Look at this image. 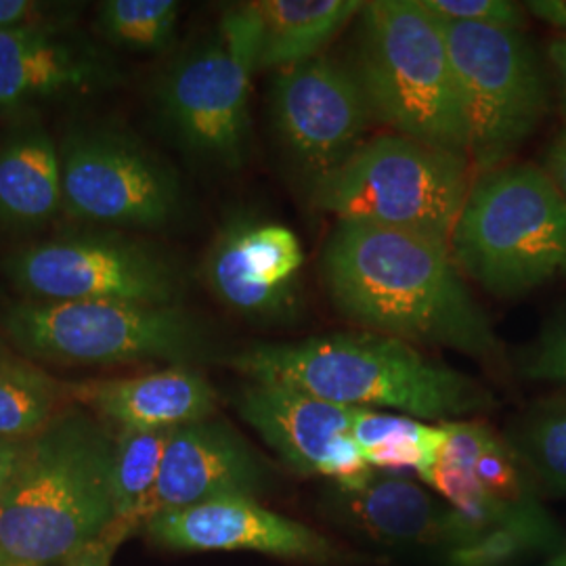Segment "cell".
Here are the masks:
<instances>
[{"mask_svg":"<svg viewBox=\"0 0 566 566\" xmlns=\"http://www.w3.org/2000/svg\"><path fill=\"white\" fill-rule=\"evenodd\" d=\"M322 266L340 315L374 334L470 357H491L500 346L449 243L401 229L336 223Z\"/></svg>","mask_w":566,"mask_h":566,"instance_id":"cell-1","label":"cell"},{"mask_svg":"<svg viewBox=\"0 0 566 566\" xmlns=\"http://www.w3.org/2000/svg\"><path fill=\"white\" fill-rule=\"evenodd\" d=\"M114 434L78 405L25 439L0 500V565H65L114 526Z\"/></svg>","mask_w":566,"mask_h":566,"instance_id":"cell-2","label":"cell"},{"mask_svg":"<svg viewBox=\"0 0 566 566\" xmlns=\"http://www.w3.org/2000/svg\"><path fill=\"white\" fill-rule=\"evenodd\" d=\"M229 365L250 382H282L329 403L386 407L441 424L491 403L485 390L458 369L428 359L413 344L374 332L254 344Z\"/></svg>","mask_w":566,"mask_h":566,"instance_id":"cell-3","label":"cell"},{"mask_svg":"<svg viewBox=\"0 0 566 566\" xmlns=\"http://www.w3.org/2000/svg\"><path fill=\"white\" fill-rule=\"evenodd\" d=\"M353 70L376 120L468 158L464 107L443 23L422 0L364 2Z\"/></svg>","mask_w":566,"mask_h":566,"instance_id":"cell-4","label":"cell"},{"mask_svg":"<svg viewBox=\"0 0 566 566\" xmlns=\"http://www.w3.org/2000/svg\"><path fill=\"white\" fill-rule=\"evenodd\" d=\"M462 275L500 298L566 275V198L544 168L479 175L449 240Z\"/></svg>","mask_w":566,"mask_h":566,"instance_id":"cell-5","label":"cell"},{"mask_svg":"<svg viewBox=\"0 0 566 566\" xmlns=\"http://www.w3.org/2000/svg\"><path fill=\"white\" fill-rule=\"evenodd\" d=\"M470 185L464 156L386 133L315 179L313 203L338 223L401 229L449 243Z\"/></svg>","mask_w":566,"mask_h":566,"instance_id":"cell-6","label":"cell"},{"mask_svg":"<svg viewBox=\"0 0 566 566\" xmlns=\"http://www.w3.org/2000/svg\"><path fill=\"white\" fill-rule=\"evenodd\" d=\"M2 329L21 355L63 365L187 364L210 346L206 327L175 304L23 301L7 308Z\"/></svg>","mask_w":566,"mask_h":566,"instance_id":"cell-7","label":"cell"},{"mask_svg":"<svg viewBox=\"0 0 566 566\" xmlns=\"http://www.w3.org/2000/svg\"><path fill=\"white\" fill-rule=\"evenodd\" d=\"M468 126V163L479 175L506 164L549 105L546 72L523 30L443 21Z\"/></svg>","mask_w":566,"mask_h":566,"instance_id":"cell-8","label":"cell"},{"mask_svg":"<svg viewBox=\"0 0 566 566\" xmlns=\"http://www.w3.org/2000/svg\"><path fill=\"white\" fill-rule=\"evenodd\" d=\"M60 163L61 210L76 219L156 229L181 212L175 170L118 128H72Z\"/></svg>","mask_w":566,"mask_h":566,"instance_id":"cell-9","label":"cell"},{"mask_svg":"<svg viewBox=\"0 0 566 566\" xmlns=\"http://www.w3.org/2000/svg\"><path fill=\"white\" fill-rule=\"evenodd\" d=\"M9 280L30 301H124L175 304L181 275L147 245L114 235L53 240L7 261Z\"/></svg>","mask_w":566,"mask_h":566,"instance_id":"cell-10","label":"cell"},{"mask_svg":"<svg viewBox=\"0 0 566 566\" xmlns=\"http://www.w3.org/2000/svg\"><path fill=\"white\" fill-rule=\"evenodd\" d=\"M252 70L221 32L198 42L175 61L158 86L164 130L189 156L223 168H240L250 137Z\"/></svg>","mask_w":566,"mask_h":566,"instance_id":"cell-11","label":"cell"},{"mask_svg":"<svg viewBox=\"0 0 566 566\" xmlns=\"http://www.w3.org/2000/svg\"><path fill=\"white\" fill-rule=\"evenodd\" d=\"M269 93L273 133L313 181L364 145L374 114L353 65L322 53L280 70Z\"/></svg>","mask_w":566,"mask_h":566,"instance_id":"cell-12","label":"cell"},{"mask_svg":"<svg viewBox=\"0 0 566 566\" xmlns=\"http://www.w3.org/2000/svg\"><path fill=\"white\" fill-rule=\"evenodd\" d=\"M303 245L280 223L235 217L206 254V282L214 296L250 322H287L296 313Z\"/></svg>","mask_w":566,"mask_h":566,"instance_id":"cell-13","label":"cell"},{"mask_svg":"<svg viewBox=\"0 0 566 566\" xmlns=\"http://www.w3.org/2000/svg\"><path fill=\"white\" fill-rule=\"evenodd\" d=\"M143 531L154 544L172 552H256L308 565H332L343 558L327 537L252 497H223L163 512L149 518Z\"/></svg>","mask_w":566,"mask_h":566,"instance_id":"cell-14","label":"cell"},{"mask_svg":"<svg viewBox=\"0 0 566 566\" xmlns=\"http://www.w3.org/2000/svg\"><path fill=\"white\" fill-rule=\"evenodd\" d=\"M269 483L263 458L223 420L177 426L164 451L163 470L147 516L223 497H252Z\"/></svg>","mask_w":566,"mask_h":566,"instance_id":"cell-15","label":"cell"},{"mask_svg":"<svg viewBox=\"0 0 566 566\" xmlns=\"http://www.w3.org/2000/svg\"><path fill=\"white\" fill-rule=\"evenodd\" d=\"M118 70L99 46L63 28L30 25L0 32V109L84 95L116 81Z\"/></svg>","mask_w":566,"mask_h":566,"instance_id":"cell-16","label":"cell"},{"mask_svg":"<svg viewBox=\"0 0 566 566\" xmlns=\"http://www.w3.org/2000/svg\"><path fill=\"white\" fill-rule=\"evenodd\" d=\"M336 497L340 518L382 546L432 547L453 554L485 533L422 483L397 472L376 470L364 489H338Z\"/></svg>","mask_w":566,"mask_h":566,"instance_id":"cell-17","label":"cell"},{"mask_svg":"<svg viewBox=\"0 0 566 566\" xmlns=\"http://www.w3.org/2000/svg\"><path fill=\"white\" fill-rule=\"evenodd\" d=\"M361 7L359 0H254L229 9L219 32L252 74L280 72L322 55Z\"/></svg>","mask_w":566,"mask_h":566,"instance_id":"cell-18","label":"cell"},{"mask_svg":"<svg viewBox=\"0 0 566 566\" xmlns=\"http://www.w3.org/2000/svg\"><path fill=\"white\" fill-rule=\"evenodd\" d=\"M235 405L243 422L301 476H325L332 453L350 432L357 411L282 382H250Z\"/></svg>","mask_w":566,"mask_h":566,"instance_id":"cell-19","label":"cell"},{"mask_svg":"<svg viewBox=\"0 0 566 566\" xmlns=\"http://www.w3.org/2000/svg\"><path fill=\"white\" fill-rule=\"evenodd\" d=\"M67 399L122 428L156 430L208 420L217 390L200 371L175 365L135 378L65 382Z\"/></svg>","mask_w":566,"mask_h":566,"instance_id":"cell-20","label":"cell"},{"mask_svg":"<svg viewBox=\"0 0 566 566\" xmlns=\"http://www.w3.org/2000/svg\"><path fill=\"white\" fill-rule=\"evenodd\" d=\"M61 210L60 145L28 122L0 143V223L32 227Z\"/></svg>","mask_w":566,"mask_h":566,"instance_id":"cell-21","label":"cell"},{"mask_svg":"<svg viewBox=\"0 0 566 566\" xmlns=\"http://www.w3.org/2000/svg\"><path fill=\"white\" fill-rule=\"evenodd\" d=\"M350 434L374 470L397 474L401 470H411L422 481L437 464L446 443L443 424H424L409 416L361 407L355 411Z\"/></svg>","mask_w":566,"mask_h":566,"instance_id":"cell-22","label":"cell"},{"mask_svg":"<svg viewBox=\"0 0 566 566\" xmlns=\"http://www.w3.org/2000/svg\"><path fill=\"white\" fill-rule=\"evenodd\" d=\"M172 428L135 430L122 428L114 434L112 502L114 526L135 533L145 525L147 506L156 491L164 451Z\"/></svg>","mask_w":566,"mask_h":566,"instance_id":"cell-23","label":"cell"},{"mask_svg":"<svg viewBox=\"0 0 566 566\" xmlns=\"http://www.w3.org/2000/svg\"><path fill=\"white\" fill-rule=\"evenodd\" d=\"M65 382H57L39 365L4 355L0 359V437L30 439L65 407Z\"/></svg>","mask_w":566,"mask_h":566,"instance_id":"cell-24","label":"cell"},{"mask_svg":"<svg viewBox=\"0 0 566 566\" xmlns=\"http://www.w3.org/2000/svg\"><path fill=\"white\" fill-rule=\"evenodd\" d=\"M510 449L547 489L566 493V395L535 405L514 428Z\"/></svg>","mask_w":566,"mask_h":566,"instance_id":"cell-25","label":"cell"},{"mask_svg":"<svg viewBox=\"0 0 566 566\" xmlns=\"http://www.w3.org/2000/svg\"><path fill=\"white\" fill-rule=\"evenodd\" d=\"M179 13L175 0H107L97 9V30L114 46L158 53L175 39Z\"/></svg>","mask_w":566,"mask_h":566,"instance_id":"cell-26","label":"cell"},{"mask_svg":"<svg viewBox=\"0 0 566 566\" xmlns=\"http://www.w3.org/2000/svg\"><path fill=\"white\" fill-rule=\"evenodd\" d=\"M547 535V525L537 507L502 525L491 526L470 546L449 554L453 566H495L507 563L531 547L539 546Z\"/></svg>","mask_w":566,"mask_h":566,"instance_id":"cell-27","label":"cell"},{"mask_svg":"<svg viewBox=\"0 0 566 566\" xmlns=\"http://www.w3.org/2000/svg\"><path fill=\"white\" fill-rule=\"evenodd\" d=\"M521 465L510 446L495 437L474 465V476L491 502L504 507L528 506L533 502L526 495Z\"/></svg>","mask_w":566,"mask_h":566,"instance_id":"cell-28","label":"cell"},{"mask_svg":"<svg viewBox=\"0 0 566 566\" xmlns=\"http://www.w3.org/2000/svg\"><path fill=\"white\" fill-rule=\"evenodd\" d=\"M439 20L523 30L525 9L510 0H422Z\"/></svg>","mask_w":566,"mask_h":566,"instance_id":"cell-29","label":"cell"},{"mask_svg":"<svg viewBox=\"0 0 566 566\" xmlns=\"http://www.w3.org/2000/svg\"><path fill=\"white\" fill-rule=\"evenodd\" d=\"M443 430H446V443L437 462L462 465L468 470H474L483 451L495 439L491 428L481 422H462V420L443 422Z\"/></svg>","mask_w":566,"mask_h":566,"instance_id":"cell-30","label":"cell"},{"mask_svg":"<svg viewBox=\"0 0 566 566\" xmlns=\"http://www.w3.org/2000/svg\"><path fill=\"white\" fill-rule=\"evenodd\" d=\"M531 380L566 382V313L547 329L525 364Z\"/></svg>","mask_w":566,"mask_h":566,"instance_id":"cell-31","label":"cell"},{"mask_svg":"<svg viewBox=\"0 0 566 566\" xmlns=\"http://www.w3.org/2000/svg\"><path fill=\"white\" fill-rule=\"evenodd\" d=\"M51 4L34 0H0V32L20 30L30 25H46L51 21Z\"/></svg>","mask_w":566,"mask_h":566,"instance_id":"cell-32","label":"cell"},{"mask_svg":"<svg viewBox=\"0 0 566 566\" xmlns=\"http://www.w3.org/2000/svg\"><path fill=\"white\" fill-rule=\"evenodd\" d=\"M128 535L130 533L120 526H112L103 537L82 547L81 552H76L70 560H65L63 566H112V558H114L116 549L122 546V542Z\"/></svg>","mask_w":566,"mask_h":566,"instance_id":"cell-33","label":"cell"},{"mask_svg":"<svg viewBox=\"0 0 566 566\" xmlns=\"http://www.w3.org/2000/svg\"><path fill=\"white\" fill-rule=\"evenodd\" d=\"M23 441L18 439H2L0 437V500L11 483V476L15 468L20 464L21 451H23Z\"/></svg>","mask_w":566,"mask_h":566,"instance_id":"cell-34","label":"cell"},{"mask_svg":"<svg viewBox=\"0 0 566 566\" xmlns=\"http://www.w3.org/2000/svg\"><path fill=\"white\" fill-rule=\"evenodd\" d=\"M552 181L565 193L566 198V130H563L552 147L547 149L546 166H544Z\"/></svg>","mask_w":566,"mask_h":566,"instance_id":"cell-35","label":"cell"},{"mask_svg":"<svg viewBox=\"0 0 566 566\" xmlns=\"http://www.w3.org/2000/svg\"><path fill=\"white\" fill-rule=\"evenodd\" d=\"M526 9L566 34V0H533L526 2Z\"/></svg>","mask_w":566,"mask_h":566,"instance_id":"cell-36","label":"cell"},{"mask_svg":"<svg viewBox=\"0 0 566 566\" xmlns=\"http://www.w3.org/2000/svg\"><path fill=\"white\" fill-rule=\"evenodd\" d=\"M547 57L552 61L556 76H558V84H560V95H563V109L566 116V36L554 39L547 46Z\"/></svg>","mask_w":566,"mask_h":566,"instance_id":"cell-37","label":"cell"},{"mask_svg":"<svg viewBox=\"0 0 566 566\" xmlns=\"http://www.w3.org/2000/svg\"><path fill=\"white\" fill-rule=\"evenodd\" d=\"M554 566H566V554L565 556H560V558L554 563Z\"/></svg>","mask_w":566,"mask_h":566,"instance_id":"cell-38","label":"cell"},{"mask_svg":"<svg viewBox=\"0 0 566 566\" xmlns=\"http://www.w3.org/2000/svg\"><path fill=\"white\" fill-rule=\"evenodd\" d=\"M4 355H9V353H7V348H4V346H2V344H0V359H2V357H4Z\"/></svg>","mask_w":566,"mask_h":566,"instance_id":"cell-39","label":"cell"},{"mask_svg":"<svg viewBox=\"0 0 566 566\" xmlns=\"http://www.w3.org/2000/svg\"><path fill=\"white\" fill-rule=\"evenodd\" d=\"M0 566H23V565H0Z\"/></svg>","mask_w":566,"mask_h":566,"instance_id":"cell-40","label":"cell"}]
</instances>
